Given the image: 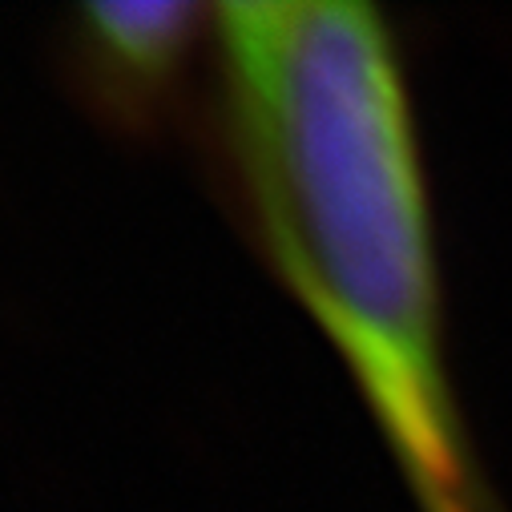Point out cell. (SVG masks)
<instances>
[{
  "instance_id": "1",
  "label": "cell",
  "mask_w": 512,
  "mask_h": 512,
  "mask_svg": "<svg viewBox=\"0 0 512 512\" xmlns=\"http://www.w3.org/2000/svg\"><path fill=\"white\" fill-rule=\"evenodd\" d=\"M230 178L263 259L331 343L416 512H500L456 388L404 45L359 0L214 5Z\"/></svg>"
},
{
  "instance_id": "2",
  "label": "cell",
  "mask_w": 512,
  "mask_h": 512,
  "mask_svg": "<svg viewBox=\"0 0 512 512\" xmlns=\"http://www.w3.org/2000/svg\"><path fill=\"white\" fill-rule=\"evenodd\" d=\"M210 29L214 9L190 0L85 5L69 17V57L101 113L146 130L178 97L190 57Z\"/></svg>"
}]
</instances>
